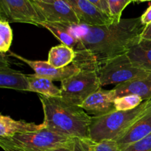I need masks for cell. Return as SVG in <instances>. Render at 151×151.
I'll return each instance as SVG.
<instances>
[{
  "label": "cell",
  "mask_w": 151,
  "mask_h": 151,
  "mask_svg": "<svg viewBox=\"0 0 151 151\" xmlns=\"http://www.w3.org/2000/svg\"><path fill=\"white\" fill-rule=\"evenodd\" d=\"M0 19L35 26H41L44 22L32 0H0Z\"/></svg>",
  "instance_id": "obj_7"
},
{
  "label": "cell",
  "mask_w": 151,
  "mask_h": 151,
  "mask_svg": "<svg viewBox=\"0 0 151 151\" xmlns=\"http://www.w3.org/2000/svg\"><path fill=\"white\" fill-rule=\"evenodd\" d=\"M77 139L44 128L7 138L0 137V147L4 151H47L58 147L73 146Z\"/></svg>",
  "instance_id": "obj_4"
},
{
  "label": "cell",
  "mask_w": 151,
  "mask_h": 151,
  "mask_svg": "<svg viewBox=\"0 0 151 151\" xmlns=\"http://www.w3.org/2000/svg\"><path fill=\"white\" fill-rule=\"evenodd\" d=\"M47 151H82V148H81V142H80V139H78L76 141V143L73 146H71V147H58V148L52 149V150Z\"/></svg>",
  "instance_id": "obj_25"
},
{
  "label": "cell",
  "mask_w": 151,
  "mask_h": 151,
  "mask_svg": "<svg viewBox=\"0 0 151 151\" xmlns=\"http://www.w3.org/2000/svg\"><path fill=\"white\" fill-rule=\"evenodd\" d=\"M151 109V99L130 111H114L102 116H94L89 126V139L95 142L116 141L131 125Z\"/></svg>",
  "instance_id": "obj_3"
},
{
  "label": "cell",
  "mask_w": 151,
  "mask_h": 151,
  "mask_svg": "<svg viewBox=\"0 0 151 151\" xmlns=\"http://www.w3.org/2000/svg\"><path fill=\"white\" fill-rule=\"evenodd\" d=\"M133 1L134 0H108L110 17L114 23L121 20L122 11Z\"/></svg>",
  "instance_id": "obj_22"
},
{
  "label": "cell",
  "mask_w": 151,
  "mask_h": 151,
  "mask_svg": "<svg viewBox=\"0 0 151 151\" xmlns=\"http://www.w3.org/2000/svg\"><path fill=\"white\" fill-rule=\"evenodd\" d=\"M88 1L94 4V6H96L97 8L100 9L102 12L110 16L108 0H88Z\"/></svg>",
  "instance_id": "obj_24"
},
{
  "label": "cell",
  "mask_w": 151,
  "mask_h": 151,
  "mask_svg": "<svg viewBox=\"0 0 151 151\" xmlns=\"http://www.w3.org/2000/svg\"><path fill=\"white\" fill-rule=\"evenodd\" d=\"M151 134V109L116 141L119 150L126 148Z\"/></svg>",
  "instance_id": "obj_13"
},
{
  "label": "cell",
  "mask_w": 151,
  "mask_h": 151,
  "mask_svg": "<svg viewBox=\"0 0 151 151\" xmlns=\"http://www.w3.org/2000/svg\"><path fill=\"white\" fill-rule=\"evenodd\" d=\"M32 1H44V2H50V1H55V0H32Z\"/></svg>",
  "instance_id": "obj_28"
},
{
  "label": "cell",
  "mask_w": 151,
  "mask_h": 151,
  "mask_svg": "<svg viewBox=\"0 0 151 151\" xmlns=\"http://www.w3.org/2000/svg\"><path fill=\"white\" fill-rule=\"evenodd\" d=\"M134 1H135V0H134Z\"/></svg>",
  "instance_id": "obj_30"
},
{
  "label": "cell",
  "mask_w": 151,
  "mask_h": 151,
  "mask_svg": "<svg viewBox=\"0 0 151 151\" xmlns=\"http://www.w3.org/2000/svg\"><path fill=\"white\" fill-rule=\"evenodd\" d=\"M115 99L114 90H105L101 88L88 96L81 107L94 116H102L116 110L114 104Z\"/></svg>",
  "instance_id": "obj_11"
},
{
  "label": "cell",
  "mask_w": 151,
  "mask_h": 151,
  "mask_svg": "<svg viewBox=\"0 0 151 151\" xmlns=\"http://www.w3.org/2000/svg\"><path fill=\"white\" fill-rule=\"evenodd\" d=\"M151 0H135V1H139V2H145V1H149Z\"/></svg>",
  "instance_id": "obj_29"
},
{
  "label": "cell",
  "mask_w": 151,
  "mask_h": 151,
  "mask_svg": "<svg viewBox=\"0 0 151 151\" xmlns=\"http://www.w3.org/2000/svg\"><path fill=\"white\" fill-rule=\"evenodd\" d=\"M76 52L65 44L52 47L49 52L47 63L55 68H63L70 65L75 60Z\"/></svg>",
  "instance_id": "obj_18"
},
{
  "label": "cell",
  "mask_w": 151,
  "mask_h": 151,
  "mask_svg": "<svg viewBox=\"0 0 151 151\" xmlns=\"http://www.w3.org/2000/svg\"><path fill=\"white\" fill-rule=\"evenodd\" d=\"M143 102L139 96L127 95L116 98L114 104L116 111H130L137 108Z\"/></svg>",
  "instance_id": "obj_21"
},
{
  "label": "cell",
  "mask_w": 151,
  "mask_h": 151,
  "mask_svg": "<svg viewBox=\"0 0 151 151\" xmlns=\"http://www.w3.org/2000/svg\"><path fill=\"white\" fill-rule=\"evenodd\" d=\"M141 38L142 39L150 40V41H151V24L145 26L141 35Z\"/></svg>",
  "instance_id": "obj_27"
},
{
  "label": "cell",
  "mask_w": 151,
  "mask_h": 151,
  "mask_svg": "<svg viewBox=\"0 0 151 151\" xmlns=\"http://www.w3.org/2000/svg\"><path fill=\"white\" fill-rule=\"evenodd\" d=\"M82 151H119L116 141L106 140L95 142L90 139H80Z\"/></svg>",
  "instance_id": "obj_19"
},
{
  "label": "cell",
  "mask_w": 151,
  "mask_h": 151,
  "mask_svg": "<svg viewBox=\"0 0 151 151\" xmlns=\"http://www.w3.org/2000/svg\"><path fill=\"white\" fill-rule=\"evenodd\" d=\"M150 72L134 66L127 53L109 60L97 70L101 86L123 83L145 76Z\"/></svg>",
  "instance_id": "obj_6"
},
{
  "label": "cell",
  "mask_w": 151,
  "mask_h": 151,
  "mask_svg": "<svg viewBox=\"0 0 151 151\" xmlns=\"http://www.w3.org/2000/svg\"><path fill=\"white\" fill-rule=\"evenodd\" d=\"M44 111V127L55 133L71 138L89 139L92 116L80 106L63 97H47L38 94Z\"/></svg>",
  "instance_id": "obj_2"
},
{
  "label": "cell",
  "mask_w": 151,
  "mask_h": 151,
  "mask_svg": "<svg viewBox=\"0 0 151 151\" xmlns=\"http://www.w3.org/2000/svg\"><path fill=\"white\" fill-rule=\"evenodd\" d=\"M0 88L29 91L27 75L12 69L4 53H1L0 56Z\"/></svg>",
  "instance_id": "obj_12"
},
{
  "label": "cell",
  "mask_w": 151,
  "mask_h": 151,
  "mask_svg": "<svg viewBox=\"0 0 151 151\" xmlns=\"http://www.w3.org/2000/svg\"><path fill=\"white\" fill-rule=\"evenodd\" d=\"M78 16L80 24L87 25H106L114 23L109 16L88 0H64Z\"/></svg>",
  "instance_id": "obj_10"
},
{
  "label": "cell",
  "mask_w": 151,
  "mask_h": 151,
  "mask_svg": "<svg viewBox=\"0 0 151 151\" xmlns=\"http://www.w3.org/2000/svg\"><path fill=\"white\" fill-rule=\"evenodd\" d=\"M43 123L36 125L34 122L24 120H15L10 116L1 114L0 116V137L7 138L16 134L33 132L44 128Z\"/></svg>",
  "instance_id": "obj_15"
},
{
  "label": "cell",
  "mask_w": 151,
  "mask_h": 151,
  "mask_svg": "<svg viewBox=\"0 0 151 151\" xmlns=\"http://www.w3.org/2000/svg\"><path fill=\"white\" fill-rule=\"evenodd\" d=\"M119 151H151V134L126 148Z\"/></svg>",
  "instance_id": "obj_23"
},
{
  "label": "cell",
  "mask_w": 151,
  "mask_h": 151,
  "mask_svg": "<svg viewBox=\"0 0 151 151\" xmlns=\"http://www.w3.org/2000/svg\"><path fill=\"white\" fill-rule=\"evenodd\" d=\"M116 98L127 95L139 96L143 101L151 99V72L145 76L118 84L114 88Z\"/></svg>",
  "instance_id": "obj_14"
},
{
  "label": "cell",
  "mask_w": 151,
  "mask_h": 151,
  "mask_svg": "<svg viewBox=\"0 0 151 151\" xmlns=\"http://www.w3.org/2000/svg\"><path fill=\"white\" fill-rule=\"evenodd\" d=\"M127 55L134 66L151 72V41L140 39Z\"/></svg>",
  "instance_id": "obj_16"
},
{
  "label": "cell",
  "mask_w": 151,
  "mask_h": 151,
  "mask_svg": "<svg viewBox=\"0 0 151 151\" xmlns=\"http://www.w3.org/2000/svg\"><path fill=\"white\" fill-rule=\"evenodd\" d=\"M13 29L10 22L0 19V52L7 54L10 51L13 42Z\"/></svg>",
  "instance_id": "obj_20"
},
{
  "label": "cell",
  "mask_w": 151,
  "mask_h": 151,
  "mask_svg": "<svg viewBox=\"0 0 151 151\" xmlns=\"http://www.w3.org/2000/svg\"><path fill=\"white\" fill-rule=\"evenodd\" d=\"M10 55L24 62L29 67L32 68L35 74L41 77L48 78L52 81H63V80L78 73L81 70V68L75 63L63 68H55L49 64L47 61L41 60H30L14 52H10Z\"/></svg>",
  "instance_id": "obj_9"
},
{
  "label": "cell",
  "mask_w": 151,
  "mask_h": 151,
  "mask_svg": "<svg viewBox=\"0 0 151 151\" xmlns=\"http://www.w3.org/2000/svg\"><path fill=\"white\" fill-rule=\"evenodd\" d=\"M97 72L94 69H81L78 73L61 81V97L80 106L84 100L101 88Z\"/></svg>",
  "instance_id": "obj_5"
},
{
  "label": "cell",
  "mask_w": 151,
  "mask_h": 151,
  "mask_svg": "<svg viewBox=\"0 0 151 151\" xmlns=\"http://www.w3.org/2000/svg\"><path fill=\"white\" fill-rule=\"evenodd\" d=\"M88 52L97 71L109 60L126 54L141 39L145 26L141 18L121 19L106 25L70 24Z\"/></svg>",
  "instance_id": "obj_1"
},
{
  "label": "cell",
  "mask_w": 151,
  "mask_h": 151,
  "mask_svg": "<svg viewBox=\"0 0 151 151\" xmlns=\"http://www.w3.org/2000/svg\"><path fill=\"white\" fill-rule=\"evenodd\" d=\"M141 22L145 26L151 24V5L146 10V11L140 16Z\"/></svg>",
  "instance_id": "obj_26"
},
{
  "label": "cell",
  "mask_w": 151,
  "mask_h": 151,
  "mask_svg": "<svg viewBox=\"0 0 151 151\" xmlns=\"http://www.w3.org/2000/svg\"><path fill=\"white\" fill-rule=\"evenodd\" d=\"M35 9L44 22L78 24L80 21L72 7L64 0L50 2L32 1Z\"/></svg>",
  "instance_id": "obj_8"
},
{
  "label": "cell",
  "mask_w": 151,
  "mask_h": 151,
  "mask_svg": "<svg viewBox=\"0 0 151 151\" xmlns=\"http://www.w3.org/2000/svg\"><path fill=\"white\" fill-rule=\"evenodd\" d=\"M29 91L35 92L38 94L47 97H61L60 88L56 86L53 81L48 78L37 75H27Z\"/></svg>",
  "instance_id": "obj_17"
}]
</instances>
